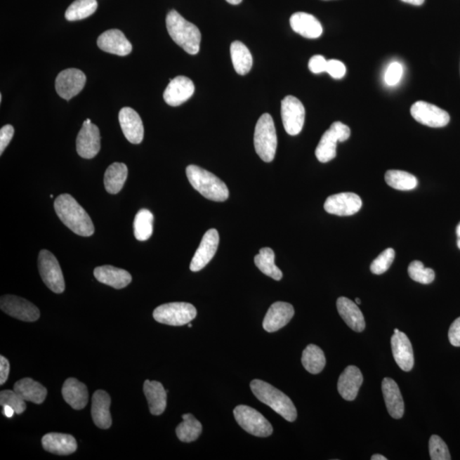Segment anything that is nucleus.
<instances>
[{
	"instance_id": "5fc2aeb1",
	"label": "nucleus",
	"mask_w": 460,
	"mask_h": 460,
	"mask_svg": "<svg viewBox=\"0 0 460 460\" xmlns=\"http://www.w3.org/2000/svg\"><path fill=\"white\" fill-rule=\"evenodd\" d=\"M456 233H457V236H458L457 245H458V247L460 249V223H459V225L457 226V229H456Z\"/></svg>"
},
{
	"instance_id": "7c9ffc66",
	"label": "nucleus",
	"mask_w": 460,
	"mask_h": 460,
	"mask_svg": "<svg viewBox=\"0 0 460 460\" xmlns=\"http://www.w3.org/2000/svg\"><path fill=\"white\" fill-rule=\"evenodd\" d=\"M14 390L26 402L35 404H41L45 402L47 395L46 388L30 378L19 380L15 383Z\"/></svg>"
},
{
	"instance_id": "0eeeda50",
	"label": "nucleus",
	"mask_w": 460,
	"mask_h": 460,
	"mask_svg": "<svg viewBox=\"0 0 460 460\" xmlns=\"http://www.w3.org/2000/svg\"><path fill=\"white\" fill-rule=\"evenodd\" d=\"M350 137L349 126L342 122L331 124L329 129L323 134L315 150V156L320 162L327 163L337 155V143L346 142Z\"/></svg>"
},
{
	"instance_id": "8fccbe9b",
	"label": "nucleus",
	"mask_w": 460,
	"mask_h": 460,
	"mask_svg": "<svg viewBox=\"0 0 460 460\" xmlns=\"http://www.w3.org/2000/svg\"><path fill=\"white\" fill-rule=\"evenodd\" d=\"M10 374V363L3 355L0 357V385L3 386L7 381Z\"/></svg>"
},
{
	"instance_id": "cd10ccee",
	"label": "nucleus",
	"mask_w": 460,
	"mask_h": 460,
	"mask_svg": "<svg viewBox=\"0 0 460 460\" xmlns=\"http://www.w3.org/2000/svg\"><path fill=\"white\" fill-rule=\"evenodd\" d=\"M63 397L75 410L85 409L89 399L87 387L76 379H67L63 386Z\"/></svg>"
},
{
	"instance_id": "423d86ee",
	"label": "nucleus",
	"mask_w": 460,
	"mask_h": 460,
	"mask_svg": "<svg viewBox=\"0 0 460 460\" xmlns=\"http://www.w3.org/2000/svg\"><path fill=\"white\" fill-rule=\"evenodd\" d=\"M197 315V310L191 303L176 302L159 305L154 310L156 322L166 325L180 327L189 324Z\"/></svg>"
},
{
	"instance_id": "3c124183",
	"label": "nucleus",
	"mask_w": 460,
	"mask_h": 460,
	"mask_svg": "<svg viewBox=\"0 0 460 460\" xmlns=\"http://www.w3.org/2000/svg\"><path fill=\"white\" fill-rule=\"evenodd\" d=\"M4 410H3V414L6 416L7 418H12L13 417L14 414H15V412L13 409H12L11 407L10 406H4Z\"/></svg>"
},
{
	"instance_id": "864d4df0",
	"label": "nucleus",
	"mask_w": 460,
	"mask_h": 460,
	"mask_svg": "<svg viewBox=\"0 0 460 460\" xmlns=\"http://www.w3.org/2000/svg\"><path fill=\"white\" fill-rule=\"evenodd\" d=\"M372 460H387V458L385 457V456H383L381 454H374L372 456L371 458Z\"/></svg>"
},
{
	"instance_id": "473e14b6",
	"label": "nucleus",
	"mask_w": 460,
	"mask_h": 460,
	"mask_svg": "<svg viewBox=\"0 0 460 460\" xmlns=\"http://www.w3.org/2000/svg\"><path fill=\"white\" fill-rule=\"evenodd\" d=\"M230 55L236 73L239 75L249 73L253 67V57L249 49L243 43L239 41L232 43Z\"/></svg>"
},
{
	"instance_id": "b1692460",
	"label": "nucleus",
	"mask_w": 460,
	"mask_h": 460,
	"mask_svg": "<svg viewBox=\"0 0 460 460\" xmlns=\"http://www.w3.org/2000/svg\"><path fill=\"white\" fill-rule=\"evenodd\" d=\"M291 29L303 37L317 39L322 34L321 22L317 18L305 12H297L290 18Z\"/></svg>"
},
{
	"instance_id": "5701e85b",
	"label": "nucleus",
	"mask_w": 460,
	"mask_h": 460,
	"mask_svg": "<svg viewBox=\"0 0 460 460\" xmlns=\"http://www.w3.org/2000/svg\"><path fill=\"white\" fill-rule=\"evenodd\" d=\"M110 404L111 398L106 391L97 390L92 397L91 417L100 429H109L112 425Z\"/></svg>"
},
{
	"instance_id": "a878e982",
	"label": "nucleus",
	"mask_w": 460,
	"mask_h": 460,
	"mask_svg": "<svg viewBox=\"0 0 460 460\" xmlns=\"http://www.w3.org/2000/svg\"><path fill=\"white\" fill-rule=\"evenodd\" d=\"M337 309L340 317L352 330L362 333L365 329V319L357 303L346 297H341L337 300Z\"/></svg>"
},
{
	"instance_id": "49530a36",
	"label": "nucleus",
	"mask_w": 460,
	"mask_h": 460,
	"mask_svg": "<svg viewBox=\"0 0 460 460\" xmlns=\"http://www.w3.org/2000/svg\"><path fill=\"white\" fill-rule=\"evenodd\" d=\"M327 61L322 55H317L312 57L309 62V69L312 73L318 74L327 70Z\"/></svg>"
},
{
	"instance_id": "f03ea898",
	"label": "nucleus",
	"mask_w": 460,
	"mask_h": 460,
	"mask_svg": "<svg viewBox=\"0 0 460 460\" xmlns=\"http://www.w3.org/2000/svg\"><path fill=\"white\" fill-rule=\"evenodd\" d=\"M166 29L173 41L187 53L198 54L202 34L195 24L188 22L178 11L173 10L167 15Z\"/></svg>"
},
{
	"instance_id": "ea45409f",
	"label": "nucleus",
	"mask_w": 460,
	"mask_h": 460,
	"mask_svg": "<svg viewBox=\"0 0 460 460\" xmlns=\"http://www.w3.org/2000/svg\"><path fill=\"white\" fill-rule=\"evenodd\" d=\"M409 275L413 281L421 284H431L434 282L435 275V271L430 268H425L423 263L420 261H413L409 266Z\"/></svg>"
},
{
	"instance_id": "9d476101",
	"label": "nucleus",
	"mask_w": 460,
	"mask_h": 460,
	"mask_svg": "<svg viewBox=\"0 0 460 460\" xmlns=\"http://www.w3.org/2000/svg\"><path fill=\"white\" fill-rule=\"evenodd\" d=\"M282 118L287 134L298 135L305 121V109L303 103L293 96H287L282 101Z\"/></svg>"
},
{
	"instance_id": "c85d7f7f",
	"label": "nucleus",
	"mask_w": 460,
	"mask_h": 460,
	"mask_svg": "<svg viewBox=\"0 0 460 460\" xmlns=\"http://www.w3.org/2000/svg\"><path fill=\"white\" fill-rule=\"evenodd\" d=\"M382 391L387 410L391 417L397 419L402 418L404 402L397 382L390 378L383 379Z\"/></svg>"
},
{
	"instance_id": "37998d69",
	"label": "nucleus",
	"mask_w": 460,
	"mask_h": 460,
	"mask_svg": "<svg viewBox=\"0 0 460 460\" xmlns=\"http://www.w3.org/2000/svg\"><path fill=\"white\" fill-rule=\"evenodd\" d=\"M431 459L432 460H450L449 447L439 435H431L429 442Z\"/></svg>"
},
{
	"instance_id": "4be33fe9",
	"label": "nucleus",
	"mask_w": 460,
	"mask_h": 460,
	"mask_svg": "<svg viewBox=\"0 0 460 460\" xmlns=\"http://www.w3.org/2000/svg\"><path fill=\"white\" fill-rule=\"evenodd\" d=\"M362 382L363 376L361 370L357 367H347L339 379V393L346 401H354L357 397Z\"/></svg>"
},
{
	"instance_id": "4468645a",
	"label": "nucleus",
	"mask_w": 460,
	"mask_h": 460,
	"mask_svg": "<svg viewBox=\"0 0 460 460\" xmlns=\"http://www.w3.org/2000/svg\"><path fill=\"white\" fill-rule=\"evenodd\" d=\"M86 82V74L81 70H65L55 79V90L60 97L69 101L83 90Z\"/></svg>"
},
{
	"instance_id": "de8ad7c7",
	"label": "nucleus",
	"mask_w": 460,
	"mask_h": 460,
	"mask_svg": "<svg viewBox=\"0 0 460 460\" xmlns=\"http://www.w3.org/2000/svg\"><path fill=\"white\" fill-rule=\"evenodd\" d=\"M14 128L11 125H6L0 130V155L4 153L6 147L9 145L12 138L14 136Z\"/></svg>"
},
{
	"instance_id": "2f4dec72",
	"label": "nucleus",
	"mask_w": 460,
	"mask_h": 460,
	"mask_svg": "<svg viewBox=\"0 0 460 460\" xmlns=\"http://www.w3.org/2000/svg\"><path fill=\"white\" fill-rule=\"evenodd\" d=\"M128 168L125 164L115 162L107 168L104 175V186L107 193L118 194L123 189L127 179Z\"/></svg>"
},
{
	"instance_id": "393cba45",
	"label": "nucleus",
	"mask_w": 460,
	"mask_h": 460,
	"mask_svg": "<svg viewBox=\"0 0 460 460\" xmlns=\"http://www.w3.org/2000/svg\"><path fill=\"white\" fill-rule=\"evenodd\" d=\"M94 276L99 282L114 287L115 289H122L133 281L129 272L110 265L96 268Z\"/></svg>"
},
{
	"instance_id": "2eb2a0df",
	"label": "nucleus",
	"mask_w": 460,
	"mask_h": 460,
	"mask_svg": "<svg viewBox=\"0 0 460 460\" xmlns=\"http://www.w3.org/2000/svg\"><path fill=\"white\" fill-rule=\"evenodd\" d=\"M362 206L359 195L354 193H339L329 196L324 204L327 213L337 216H351L357 213Z\"/></svg>"
},
{
	"instance_id": "a211bd4d",
	"label": "nucleus",
	"mask_w": 460,
	"mask_h": 460,
	"mask_svg": "<svg viewBox=\"0 0 460 460\" xmlns=\"http://www.w3.org/2000/svg\"><path fill=\"white\" fill-rule=\"evenodd\" d=\"M294 315V308L290 303L286 302H276L270 307L265 319H263V327L268 333L282 329L287 325L293 319Z\"/></svg>"
},
{
	"instance_id": "a18cd8bd",
	"label": "nucleus",
	"mask_w": 460,
	"mask_h": 460,
	"mask_svg": "<svg viewBox=\"0 0 460 460\" xmlns=\"http://www.w3.org/2000/svg\"><path fill=\"white\" fill-rule=\"evenodd\" d=\"M326 72L334 79H342L346 74V67L345 64L339 61V60H329V61H327Z\"/></svg>"
},
{
	"instance_id": "f257e3e1",
	"label": "nucleus",
	"mask_w": 460,
	"mask_h": 460,
	"mask_svg": "<svg viewBox=\"0 0 460 460\" xmlns=\"http://www.w3.org/2000/svg\"><path fill=\"white\" fill-rule=\"evenodd\" d=\"M54 208L60 220L76 235L89 237L94 234L95 228L90 216L73 196L59 195L55 199Z\"/></svg>"
},
{
	"instance_id": "412c9836",
	"label": "nucleus",
	"mask_w": 460,
	"mask_h": 460,
	"mask_svg": "<svg viewBox=\"0 0 460 460\" xmlns=\"http://www.w3.org/2000/svg\"><path fill=\"white\" fill-rule=\"evenodd\" d=\"M391 349L395 361L402 370L409 372L413 369L414 365L413 346L405 334L399 331L398 334L392 336Z\"/></svg>"
},
{
	"instance_id": "f704fd0d",
	"label": "nucleus",
	"mask_w": 460,
	"mask_h": 460,
	"mask_svg": "<svg viewBox=\"0 0 460 460\" xmlns=\"http://www.w3.org/2000/svg\"><path fill=\"white\" fill-rule=\"evenodd\" d=\"M302 364L303 367L312 374H318L326 366L324 352L317 346L310 345L303 351Z\"/></svg>"
},
{
	"instance_id": "bf43d9fd",
	"label": "nucleus",
	"mask_w": 460,
	"mask_h": 460,
	"mask_svg": "<svg viewBox=\"0 0 460 460\" xmlns=\"http://www.w3.org/2000/svg\"><path fill=\"white\" fill-rule=\"evenodd\" d=\"M189 327H192V324L190 322L189 323Z\"/></svg>"
},
{
	"instance_id": "f3484780",
	"label": "nucleus",
	"mask_w": 460,
	"mask_h": 460,
	"mask_svg": "<svg viewBox=\"0 0 460 460\" xmlns=\"http://www.w3.org/2000/svg\"><path fill=\"white\" fill-rule=\"evenodd\" d=\"M193 81L185 76H178L171 79L169 85L164 91L163 98L168 105L178 107L185 103L195 93Z\"/></svg>"
},
{
	"instance_id": "6e6552de",
	"label": "nucleus",
	"mask_w": 460,
	"mask_h": 460,
	"mask_svg": "<svg viewBox=\"0 0 460 460\" xmlns=\"http://www.w3.org/2000/svg\"><path fill=\"white\" fill-rule=\"evenodd\" d=\"M234 416L239 426L255 437L268 438L273 433L271 423L253 407L239 405L234 409Z\"/></svg>"
},
{
	"instance_id": "a19ab883",
	"label": "nucleus",
	"mask_w": 460,
	"mask_h": 460,
	"mask_svg": "<svg viewBox=\"0 0 460 460\" xmlns=\"http://www.w3.org/2000/svg\"><path fill=\"white\" fill-rule=\"evenodd\" d=\"M25 402L14 390H3L0 393V405L11 407L17 414H21L26 410Z\"/></svg>"
},
{
	"instance_id": "e433bc0d",
	"label": "nucleus",
	"mask_w": 460,
	"mask_h": 460,
	"mask_svg": "<svg viewBox=\"0 0 460 460\" xmlns=\"http://www.w3.org/2000/svg\"><path fill=\"white\" fill-rule=\"evenodd\" d=\"M385 178L388 185L397 190H412L418 186V179L415 176L404 171H388Z\"/></svg>"
},
{
	"instance_id": "dca6fc26",
	"label": "nucleus",
	"mask_w": 460,
	"mask_h": 460,
	"mask_svg": "<svg viewBox=\"0 0 460 460\" xmlns=\"http://www.w3.org/2000/svg\"><path fill=\"white\" fill-rule=\"evenodd\" d=\"M219 235L217 230L211 229L206 232L201 244L195 251L190 263V270L198 272L205 268L217 253Z\"/></svg>"
},
{
	"instance_id": "79ce46f5",
	"label": "nucleus",
	"mask_w": 460,
	"mask_h": 460,
	"mask_svg": "<svg viewBox=\"0 0 460 460\" xmlns=\"http://www.w3.org/2000/svg\"><path fill=\"white\" fill-rule=\"evenodd\" d=\"M395 257V253L392 248H388V249L383 251V253L379 254V257L374 259L373 263H372L370 266L372 273L374 275H382L386 273V272L390 269L392 263L394 262Z\"/></svg>"
},
{
	"instance_id": "13d9d810",
	"label": "nucleus",
	"mask_w": 460,
	"mask_h": 460,
	"mask_svg": "<svg viewBox=\"0 0 460 460\" xmlns=\"http://www.w3.org/2000/svg\"><path fill=\"white\" fill-rule=\"evenodd\" d=\"M399 331H399V329H397V328H395V329L394 330V333H395V334H398Z\"/></svg>"
},
{
	"instance_id": "6e6d98bb",
	"label": "nucleus",
	"mask_w": 460,
	"mask_h": 460,
	"mask_svg": "<svg viewBox=\"0 0 460 460\" xmlns=\"http://www.w3.org/2000/svg\"><path fill=\"white\" fill-rule=\"evenodd\" d=\"M228 3L231 4V5H239V4H241L242 0H226Z\"/></svg>"
},
{
	"instance_id": "72a5a7b5",
	"label": "nucleus",
	"mask_w": 460,
	"mask_h": 460,
	"mask_svg": "<svg viewBox=\"0 0 460 460\" xmlns=\"http://www.w3.org/2000/svg\"><path fill=\"white\" fill-rule=\"evenodd\" d=\"M275 258L274 251L271 248H262L259 254L255 256V265L262 273L270 276L275 281H281L283 274L282 270L275 265Z\"/></svg>"
},
{
	"instance_id": "c756f323",
	"label": "nucleus",
	"mask_w": 460,
	"mask_h": 460,
	"mask_svg": "<svg viewBox=\"0 0 460 460\" xmlns=\"http://www.w3.org/2000/svg\"><path fill=\"white\" fill-rule=\"evenodd\" d=\"M144 395L149 402L150 413L158 416L166 410L167 403V392L161 383L146 380L143 385Z\"/></svg>"
},
{
	"instance_id": "4d7b16f0",
	"label": "nucleus",
	"mask_w": 460,
	"mask_h": 460,
	"mask_svg": "<svg viewBox=\"0 0 460 460\" xmlns=\"http://www.w3.org/2000/svg\"><path fill=\"white\" fill-rule=\"evenodd\" d=\"M355 303H357V305H361L362 303L361 299L358 298H355Z\"/></svg>"
},
{
	"instance_id": "bb28decb",
	"label": "nucleus",
	"mask_w": 460,
	"mask_h": 460,
	"mask_svg": "<svg viewBox=\"0 0 460 460\" xmlns=\"http://www.w3.org/2000/svg\"><path fill=\"white\" fill-rule=\"evenodd\" d=\"M44 449L58 455H69L77 450V442L73 435L62 433H50L42 438Z\"/></svg>"
},
{
	"instance_id": "4c0bfd02",
	"label": "nucleus",
	"mask_w": 460,
	"mask_h": 460,
	"mask_svg": "<svg viewBox=\"0 0 460 460\" xmlns=\"http://www.w3.org/2000/svg\"><path fill=\"white\" fill-rule=\"evenodd\" d=\"M154 215L147 209L140 210L134 219V235L140 242H145L151 237L154 230Z\"/></svg>"
},
{
	"instance_id": "1a4fd4ad",
	"label": "nucleus",
	"mask_w": 460,
	"mask_h": 460,
	"mask_svg": "<svg viewBox=\"0 0 460 460\" xmlns=\"http://www.w3.org/2000/svg\"><path fill=\"white\" fill-rule=\"evenodd\" d=\"M38 266L44 283L55 294H63L65 282L57 258L51 251L42 250L39 254Z\"/></svg>"
},
{
	"instance_id": "39448f33",
	"label": "nucleus",
	"mask_w": 460,
	"mask_h": 460,
	"mask_svg": "<svg viewBox=\"0 0 460 460\" xmlns=\"http://www.w3.org/2000/svg\"><path fill=\"white\" fill-rule=\"evenodd\" d=\"M277 144L273 118L269 114H263L255 127V150L262 161L271 162L275 159Z\"/></svg>"
},
{
	"instance_id": "ddd939ff",
	"label": "nucleus",
	"mask_w": 460,
	"mask_h": 460,
	"mask_svg": "<svg viewBox=\"0 0 460 460\" xmlns=\"http://www.w3.org/2000/svg\"><path fill=\"white\" fill-rule=\"evenodd\" d=\"M100 131L98 127L92 124L90 119L83 123L76 140L77 153L84 159H92L99 153L101 149L100 143Z\"/></svg>"
},
{
	"instance_id": "20e7f679",
	"label": "nucleus",
	"mask_w": 460,
	"mask_h": 460,
	"mask_svg": "<svg viewBox=\"0 0 460 460\" xmlns=\"http://www.w3.org/2000/svg\"><path fill=\"white\" fill-rule=\"evenodd\" d=\"M250 387L260 402L266 404L287 421L294 422L297 419V409L294 402L283 392L259 379L253 380Z\"/></svg>"
},
{
	"instance_id": "6ab92c4d",
	"label": "nucleus",
	"mask_w": 460,
	"mask_h": 460,
	"mask_svg": "<svg viewBox=\"0 0 460 460\" xmlns=\"http://www.w3.org/2000/svg\"><path fill=\"white\" fill-rule=\"evenodd\" d=\"M98 46L107 53L121 55H129L133 46L121 30L110 29L104 32L98 39Z\"/></svg>"
},
{
	"instance_id": "aec40b11",
	"label": "nucleus",
	"mask_w": 460,
	"mask_h": 460,
	"mask_svg": "<svg viewBox=\"0 0 460 460\" xmlns=\"http://www.w3.org/2000/svg\"><path fill=\"white\" fill-rule=\"evenodd\" d=\"M119 121L126 138L131 143L139 144L143 142L144 128L141 117L131 107H123L119 111Z\"/></svg>"
},
{
	"instance_id": "603ef678",
	"label": "nucleus",
	"mask_w": 460,
	"mask_h": 460,
	"mask_svg": "<svg viewBox=\"0 0 460 460\" xmlns=\"http://www.w3.org/2000/svg\"><path fill=\"white\" fill-rule=\"evenodd\" d=\"M402 1L407 4H410V5L419 6L423 5V2H425V0H402Z\"/></svg>"
},
{
	"instance_id": "7ed1b4c3",
	"label": "nucleus",
	"mask_w": 460,
	"mask_h": 460,
	"mask_svg": "<svg viewBox=\"0 0 460 460\" xmlns=\"http://www.w3.org/2000/svg\"><path fill=\"white\" fill-rule=\"evenodd\" d=\"M187 178L195 190L210 201L223 202L229 198L230 191L217 176L203 168L190 165L186 168Z\"/></svg>"
},
{
	"instance_id": "09e8293b",
	"label": "nucleus",
	"mask_w": 460,
	"mask_h": 460,
	"mask_svg": "<svg viewBox=\"0 0 460 460\" xmlns=\"http://www.w3.org/2000/svg\"><path fill=\"white\" fill-rule=\"evenodd\" d=\"M449 339L452 346L460 347V317L452 323L449 331Z\"/></svg>"
},
{
	"instance_id": "58836bf2",
	"label": "nucleus",
	"mask_w": 460,
	"mask_h": 460,
	"mask_svg": "<svg viewBox=\"0 0 460 460\" xmlns=\"http://www.w3.org/2000/svg\"><path fill=\"white\" fill-rule=\"evenodd\" d=\"M97 9V0H75L67 8L65 18L67 21H79L89 18Z\"/></svg>"
},
{
	"instance_id": "c03bdc74",
	"label": "nucleus",
	"mask_w": 460,
	"mask_h": 460,
	"mask_svg": "<svg viewBox=\"0 0 460 460\" xmlns=\"http://www.w3.org/2000/svg\"><path fill=\"white\" fill-rule=\"evenodd\" d=\"M403 74V67L401 63L394 62L388 67L386 73V82L388 86H394L401 81Z\"/></svg>"
},
{
	"instance_id": "f8f14e48",
	"label": "nucleus",
	"mask_w": 460,
	"mask_h": 460,
	"mask_svg": "<svg viewBox=\"0 0 460 460\" xmlns=\"http://www.w3.org/2000/svg\"><path fill=\"white\" fill-rule=\"evenodd\" d=\"M411 114L416 121L433 128L444 127L450 121L447 112L429 103L419 101L411 107Z\"/></svg>"
},
{
	"instance_id": "c9c22d12",
	"label": "nucleus",
	"mask_w": 460,
	"mask_h": 460,
	"mask_svg": "<svg viewBox=\"0 0 460 460\" xmlns=\"http://www.w3.org/2000/svg\"><path fill=\"white\" fill-rule=\"evenodd\" d=\"M183 421L176 429L178 438L183 442H192L202 433V425L190 414L183 415Z\"/></svg>"
},
{
	"instance_id": "9b49d317",
	"label": "nucleus",
	"mask_w": 460,
	"mask_h": 460,
	"mask_svg": "<svg viewBox=\"0 0 460 460\" xmlns=\"http://www.w3.org/2000/svg\"><path fill=\"white\" fill-rule=\"evenodd\" d=\"M1 310L11 317L23 322H33L37 321L41 313L37 307L22 298L13 295H5L0 301Z\"/></svg>"
}]
</instances>
